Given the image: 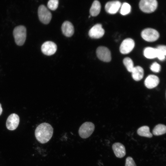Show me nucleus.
Segmentation results:
<instances>
[{
  "label": "nucleus",
  "instance_id": "423d86ee",
  "mask_svg": "<svg viewBox=\"0 0 166 166\" xmlns=\"http://www.w3.org/2000/svg\"><path fill=\"white\" fill-rule=\"evenodd\" d=\"M141 35L144 40L148 42L155 41L160 36L159 32L156 30L151 28H147L144 30Z\"/></svg>",
  "mask_w": 166,
  "mask_h": 166
},
{
  "label": "nucleus",
  "instance_id": "a878e982",
  "mask_svg": "<svg viewBox=\"0 0 166 166\" xmlns=\"http://www.w3.org/2000/svg\"><path fill=\"white\" fill-rule=\"evenodd\" d=\"M125 166H136L133 159L131 157L128 156L126 159Z\"/></svg>",
  "mask_w": 166,
  "mask_h": 166
},
{
  "label": "nucleus",
  "instance_id": "ddd939ff",
  "mask_svg": "<svg viewBox=\"0 0 166 166\" xmlns=\"http://www.w3.org/2000/svg\"><path fill=\"white\" fill-rule=\"evenodd\" d=\"M159 82L160 80L158 77L153 75H150L146 78L144 83L147 88L151 89L156 87Z\"/></svg>",
  "mask_w": 166,
  "mask_h": 166
},
{
  "label": "nucleus",
  "instance_id": "6e6552de",
  "mask_svg": "<svg viewBox=\"0 0 166 166\" xmlns=\"http://www.w3.org/2000/svg\"><path fill=\"white\" fill-rule=\"evenodd\" d=\"M135 45L134 41L132 39L128 38L124 40L120 47V52L123 54H127L131 52Z\"/></svg>",
  "mask_w": 166,
  "mask_h": 166
},
{
  "label": "nucleus",
  "instance_id": "9b49d317",
  "mask_svg": "<svg viewBox=\"0 0 166 166\" xmlns=\"http://www.w3.org/2000/svg\"><path fill=\"white\" fill-rule=\"evenodd\" d=\"M19 117L15 113L10 115L7 118L6 125L7 128L10 130H14L16 129L19 122Z\"/></svg>",
  "mask_w": 166,
  "mask_h": 166
},
{
  "label": "nucleus",
  "instance_id": "b1692460",
  "mask_svg": "<svg viewBox=\"0 0 166 166\" xmlns=\"http://www.w3.org/2000/svg\"><path fill=\"white\" fill-rule=\"evenodd\" d=\"M58 0H50L48 2L47 6L49 9L55 10L58 7Z\"/></svg>",
  "mask_w": 166,
  "mask_h": 166
},
{
  "label": "nucleus",
  "instance_id": "39448f33",
  "mask_svg": "<svg viewBox=\"0 0 166 166\" xmlns=\"http://www.w3.org/2000/svg\"><path fill=\"white\" fill-rule=\"evenodd\" d=\"M38 14L40 21L43 23L47 24L50 21L52 15L50 12L44 5L39 6L38 10Z\"/></svg>",
  "mask_w": 166,
  "mask_h": 166
},
{
  "label": "nucleus",
  "instance_id": "aec40b11",
  "mask_svg": "<svg viewBox=\"0 0 166 166\" xmlns=\"http://www.w3.org/2000/svg\"><path fill=\"white\" fill-rule=\"evenodd\" d=\"M166 127L163 124H159L156 125L152 130V133L155 136H160L165 134Z\"/></svg>",
  "mask_w": 166,
  "mask_h": 166
},
{
  "label": "nucleus",
  "instance_id": "6ab92c4d",
  "mask_svg": "<svg viewBox=\"0 0 166 166\" xmlns=\"http://www.w3.org/2000/svg\"><path fill=\"white\" fill-rule=\"evenodd\" d=\"M137 133L140 136L148 138H151L153 136L150 132L149 128L147 126H144L139 128L137 130Z\"/></svg>",
  "mask_w": 166,
  "mask_h": 166
},
{
  "label": "nucleus",
  "instance_id": "20e7f679",
  "mask_svg": "<svg viewBox=\"0 0 166 166\" xmlns=\"http://www.w3.org/2000/svg\"><path fill=\"white\" fill-rule=\"evenodd\" d=\"M157 6L158 2L156 0H141L139 4L140 10L147 13L154 11L157 8Z\"/></svg>",
  "mask_w": 166,
  "mask_h": 166
},
{
  "label": "nucleus",
  "instance_id": "a211bd4d",
  "mask_svg": "<svg viewBox=\"0 0 166 166\" xmlns=\"http://www.w3.org/2000/svg\"><path fill=\"white\" fill-rule=\"evenodd\" d=\"M101 7L100 2L97 0L94 1L89 10L91 15L94 17L98 15L100 12Z\"/></svg>",
  "mask_w": 166,
  "mask_h": 166
},
{
  "label": "nucleus",
  "instance_id": "393cba45",
  "mask_svg": "<svg viewBox=\"0 0 166 166\" xmlns=\"http://www.w3.org/2000/svg\"><path fill=\"white\" fill-rule=\"evenodd\" d=\"M150 69L153 72L158 73L160 70L161 66L157 62H154L151 65Z\"/></svg>",
  "mask_w": 166,
  "mask_h": 166
},
{
  "label": "nucleus",
  "instance_id": "bb28decb",
  "mask_svg": "<svg viewBox=\"0 0 166 166\" xmlns=\"http://www.w3.org/2000/svg\"><path fill=\"white\" fill-rule=\"evenodd\" d=\"M2 111V108L1 105V103H0V116L1 115Z\"/></svg>",
  "mask_w": 166,
  "mask_h": 166
},
{
  "label": "nucleus",
  "instance_id": "f3484780",
  "mask_svg": "<svg viewBox=\"0 0 166 166\" xmlns=\"http://www.w3.org/2000/svg\"><path fill=\"white\" fill-rule=\"evenodd\" d=\"M157 53L156 48L152 47H146L144 51V56L148 59H153L157 57Z\"/></svg>",
  "mask_w": 166,
  "mask_h": 166
},
{
  "label": "nucleus",
  "instance_id": "4be33fe9",
  "mask_svg": "<svg viewBox=\"0 0 166 166\" xmlns=\"http://www.w3.org/2000/svg\"><path fill=\"white\" fill-rule=\"evenodd\" d=\"M123 63L128 71L132 72L134 66L133 61L130 58L126 57L123 60Z\"/></svg>",
  "mask_w": 166,
  "mask_h": 166
},
{
  "label": "nucleus",
  "instance_id": "1a4fd4ad",
  "mask_svg": "<svg viewBox=\"0 0 166 166\" xmlns=\"http://www.w3.org/2000/svg\"><path fill=\"white\" fill-rule=\"evenodd\" d=\"M57 46L53 42L48 41L44 42L42 45L41 50L44 54L50 56L56 52Z\"/></svg>",
  "mask_w": 166,
  "mask_h": 166
},
{
  "label": "nucleus",
  "instance_id": "2eb2a0df",
  "mask_svg": "<svg viewBox=\"0 0 166 166\" xmlns=\"http://www.w3.org/2000/svg\"><path fill=\"white\" fill-rule=\"evenodd\" d=\"M61 29L63 34L67 37L72 36L74 33L73 26L71 22L68 21H65L63 23Z\"/></svg>",
  "mask_w": 166,
  "mask_h": 166
},
{
  "label": "nucleus",
  "instance_id": "cd10ccee",
  "mask_svg": "<svg viewBox=\"0 0 166 166\" xmlns=\"http://www.w3.org/2000/svg\"><path fill=\"white\" fill-rule=\"evenodd\" d=\"M90 16H89V18H90Z\"/></svg>",
  "mask_w": 166,
  "mask_h": 166
},
{
  "label": "nucleus",
  "instance_id": "f8f14e48",
  "mask_svg": "<svg viewBox=\"0 0 166 166\" xmlns=\"http://www.w3.org/2000/svg\"><path fill=\"white\" fill-rule=\"evenodd\" d=\"M121 6V3L119 1H110L106 4L105 9L107 13L111 14H114L117 12Z\"/></svg>",
  "mask_w": 166,
  "mask_h": 166
},
{
  "label": "nucleus",
  "instance_id": "f257e3e1",
  "mask_svg": "<svg viewBox=\"0 0 166 166\" xmlns=\"http://www.w3.org/2000/svg\"><path fill=\"white\" fill-rule=\"evenodd\" d=\"M53 134L52 126L47 123H43L39 125L35 131V135L37 140L41 144H45L51 139Z\"/></svg>",
  "mask_w": 166,
  "mask_h": 166
},
{
  "label": "nucleus",
  "instance_id": "f03ea898",
  "mask_svg": "<svg viewBox=\"0 0 166 166\" xmlns=\"http://www.w3.org/2000/svg\"><path fill=\"white\" fill-rule=\"evenodd\" d=\"M15 42L19 46L24 43L26 36V30L25 26L20 25L16 27L13 32Z\"/></svg>",
  "mask_w": 166,
  "mask_h": 166
},
{
  "label": "nucleus",
  "instance_id": "5701e85b",
  "mask_svg": "<svg viewBox=\"0 0 166 166\" xmlns=\"http://www.w3.org/2000/svg\"><path fill=\"white\" fill-rule=\"evenodd\" d=\"M131 10L130 5L127 2H124L121 6L120 13L124 15H127L130 13Z\"/></svg>",
  "mask_w": 166,
  "mask_h": 166
},
{
  "label": "nucleus",
  "instance_id": "dca6fc26",
  "mask_svg": "<svg viewBox=\"0 0 166 166\" xmlns=\"http://www.w3.org/2000/svg\"><path fill=\"white\" fill-rule=\"evenodd\" d=\"M131 73L132 78L136 81H140L143 77L144 70L143 68L140 66L134 67Z\"/></svg>",
  "mask_w": 166,
  "mask_h": 166
},
{
  "label": "nucleus",
  "instance_id": "7ed1b4c3",
  "mask_svg": "<svg viewBox=\"0 0 166 166\" xmlns=\"http://www.w3.org/2000/svg\"><path fill=\"white\" fill-rule=\"evenodd\" d=\"M95 129L94 124L91 122H86L80 127L78 130L80 136L83 139H86L89 137Z\"/></svg>",
  "mask_w": 166,
  "mask_h": 166
},
{
  "label": "nucleus",
  "instance_id": "4468645a",
  "mask_svg": "<svg viewBox=\"0 0 166 166\" xmlns=\"http://www.w3.org/2000/svg\"><path fill=\"white\" fill-rule=\"evenodd\" d=\"M112 149L115 156L118 158H122L126 154L125 147L122 144L117 142L113 144Z\"/></svg>",
  "mask_w": 166,
  "mask_h": 166
},
{
  "label": "nucleus",
  "instance_id": "412c9836",
  "mask_svg": "<svg viewBox=\"0 0 166 166\" xmlns=\"http://www.w3.org/2000/svg\"><path fill=\"white\" fill-rule=\"evenodd\" d=\"M157 50V57L159 60L163 61L165 59L166 54V46L164 45H159L156 48Z\"/></svg>",
  "mask_w": 166,
  "mask_h": 166
},
{
  "label": "nucleus",
  "instance_id": "9d476101",
  "mask_svg": "<svg viewBox=\"0 0 166 166\" xmlns=\"http://www.w3.org/2000/svg\"><path fill=\"white\" fill-rule=\"evenodd\" d=\"M105 30L102 28V25L97 24L93 26L89 30L88 34L91 38L99 39L104 35Z\"/></svg>",
  "mask_w": 166,
  "mask_h": 166
},
{
  "label": "nucleus",
  "instance_id": "0eeeda50",
  "mask_svg": "<svg viewBox=\"0 0 166 166\" xmlns=\"http://www.w3.org/2000/svg\"><path fill=\"white\" fill-rule=\"evenodd\" d=\"M96 53L97 57L101 60L105 62L111 61V52L107 48L103 46H99L97 48Z\"/></svg>",
  "mask_w": 166,
  "mask_h": 166
}]
</instances>
